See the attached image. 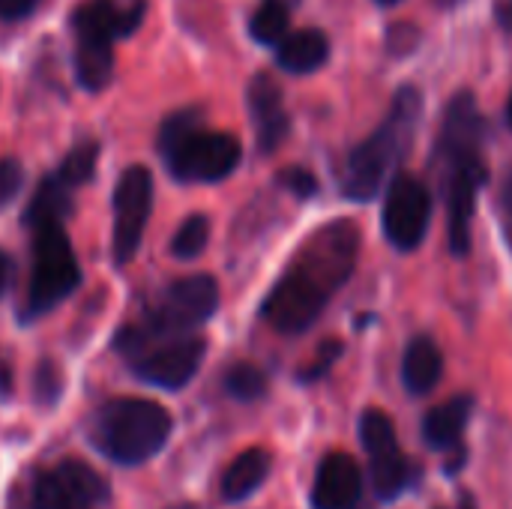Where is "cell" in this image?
Wrapping results in <instances>:
<instances>
[{"mask_svg": "<svg viewBox=\"0 0 512 509\" xmlns=\"http://www.w3.org/2000/svg\"><path fill=\"white\" fill-rule=\"evenodd\" d=\"M423 111V99L414 87H402L393 99L387 120L351 153L342 192L354 201H369L381 192L387 174L408 156L414 129Z\"/></svg>", "mask_w": 512, "mask_h": 509, "instance_id": "cell-1", "label": "cell"}, {"mask_svg": "<svg viewBox=\"0 0 512 509\" xmlns=\"http://www.w3.org/2000/svg\"><path fill=\"white\" fill-rule=\"evenodd\" d=\"M171 429L174 420L159 402L123 396L96 411L90 423V441L111 462L132 468L150 462L168 444Z\"/></svg>", "mask_w": 512, "mask_h": 509, "instance_id": "cell-2", "label": "cell"}, {"mask_svg": "<svg viewBox=\"0 0 512 509\" xmlns=\"http://www.w3.org/2000/svg\"><path fill=\"white\" fill-rule=\"evenodd\" d=\"M162 156L183 183H213L240 165V141L228 132L201 129V108H186L162 123Z\"/></svg>", "mask_w": 512, "mask_h": 509, "instance_id": "cell-3", "label": "cell"}, {"mask_svg": "<svg viewBox=\"0 0 512 509\" xmlns=\"http://www.w3.org/2000/svg\"><path fill=\"white\" fill-rule=\"evenodd\" d=\"M144 0H84L72 15L75 30V72L87 90H102L114 72L111 42L138 27Z\"/></svg>", "mask_w": 512, "mask_h": 509, "instance_id": "cell-4", "label": "cell"}, {"mask_svg": "<svg viewBox=\"0 0 512 509\" xmlns=\"http://www.w3.org/2000/svg\"><path fill=\"white\" fill-rule=\"evenodd\" d=\"M219 309V285L210 276H186L171 282L159 300L150 306L141 327H126L117 333V348L129 357H138L153 339H174L177 333H189L204 324Z\"/></svg>", "mask_w": 512, "mask_h": 509, "instance_id": "cell-5", "label": "cell"}, {"mask_svg": "<svg viewBox=\"0 0 512 509\" xmlns=\"http://www.w3.org/2000/svg\"><path fill=\"white\" fill-rule=\"evenodd\" d=\"M81 282V270L63 225H42L33 231V273L24 303V318H36L66 300Z\"/></svg>", "mask_w": 512, "mask_h": 509, "instance_id": "cell-6", "label": "cell"}, {"mask_svg": "<svg viewBox=\"0 0 512 509\" xmlns=\"http://www.w3.org/2000/svg\"><path fill=\"white\" fill-rule=\"evenodd\" d=\"M153 207V174L144 165H129L114 189V264L123 267L135 258Z\"/></svg>", "mask_w": 512, "mask_h": 509, "instance_id": "cell-7", "label": "cell"}, {"mask_svg": "<svg viewBox=\"0 0 512 509\" xmlns=\"http://www.w3.org/2000/svg\"><path fill=\"white\" fill-rule=\"evenodd\" d=\"M360 438H363V447L372 462V483H375L378 498H384V501L399 498L408 489V483L414 480V468L405 459V453L399 450L393 420L384 411L369 408L360 420Z\"/></svg>", "mask_w": 512, "mask_h": 509, "instance_id": "cell-8", "label": "cell"}, {"mask_svg": "<svg viewBox=\"0 0 512 509\" xmlns=\"http://www.w3.org/2000/svg\"><path fill=\"white\" fill-rule=\"evenodd\" d=\"M105 501L108 483L78 459L39 474L33 486V509H96Z\"/></svg>", "mask_w": 512, "mask_h": 509, "instance_id": "cell-9", "label": "cell"}, {"mask_svg": "<svg viewBox=\"0 0 512 509\" xmlns=\"http://www.w3.org/2000/svg\"><path fill=\"white\" fill-rule=\"evenodd\" d=\"M327 303H330V297L321 288L309 285L303 276H297L288 267L285 276L273 285L270 297L264 300L261 315L273 330H279L285 336H297L318 321V315L324 312Z\"/></svg>", "mask_w": 512, "mask_h": 509, "instance_id": "cell-10", "label": "cell"}, {"mask_svg": "<svg viewBox=\"0 0 512 509\" xmlns=\"http://www.w3.org/2000/svg\"><path fill=\"white\" fill-rule=\"evenodd\" d=\"M432 219V198L426 186L414 177H396L384 201V234L387 240L411 252L423 243Z\"/></svg>", "mask_w": 512, "mask_h": 509, "instance_id": "cell-11", "label": "cell"}, {"mask_svg": "<svg viewBox=\"0 0 512 509\" xmlns=\"http://www.w3.org/2000/svg\"><path fill=\"white\" fill-rule=\"evenodd\" d=\"M486 183V162L480 153L447 162V216H450V249L465 255L471 249V225L477 210V192Z\"/></svg>", "mask_w": 512, "mask_h": 509, "instance_id": "cell-12", "label": "cell"}, {"mask_svg": "<svg viewBox=\"0 0 512 509\" xmlns=\"http://www.w3.org/2000/svg\"><path fill=\"white\" fill-rule=\"evenodd\" d=\"M204 351H207L204 339L180 336V339H171L159 348H150V351H141L138 357H132V369L141 381H147L153 387L180 390L201 369Z\"/></svg>", "mask_w": 512, "mask_h": 509, "instance_id": "cell-13", "label": "cell"}, {"mask_svg": "<svg viewBox=\"0 0 512 509\" xmlns=\"http://www.w3.org/2000/svg\"><path fill=\"white\" fill-rule=\"evenodd\" d=\"M483 138H486V120H483L474 96L459 93L441 120L438 153L444 156V162L459 159V156H471V153H480Z\"/></svg>", "mask_w": 512, "mask_h": 509, "instance_id": "cell-14", "label": "cell"}, {"mask_svg": "<svg viewBox=\"0 0 512 509\" xmlns=\"http://www.w3.org/2000/svg\"><path fill=\"white\" fill-rule=\"evenodd\" d=\"M363 495L360 465L348 453H330L315 477L312 504L315 509H357Z\"/></svg>", "mask_w": 512, "mask_h": 509, "instance_id": "cell-15", "label": "cell"}, {"mask_svg": "<svg viewBox=\"0 0 512 509\" xmlns=\"http://www.w3.org/2000/svg\"><path fill=\"white\" fill-rule=\"evenodd\" d=\"M249 111L255 120V132H258V147L264 153H273L288 129H291V117L282 105V87L276 84V78L270 72H258L249 84Z\"/></svg>", "mask_w": 512, "mask_h": 509, "instance_id": "cell-16", "label": "cell"}, {"mask_svg": "<svg viewBox=\"0 0 512 509\" xmlns=\"http://www.w3.org/2000/svg\"><path fill=\"white\" fill-rule=\"evenodd\" d=\"M474 399L471 396H456L438 408H432L423 420V438L432 450H456L462 441V432L471 420Z\"/></svg>", "mask_w": 512, "mask_h": 509, "instance_id": "cell-17", "label": "cell"}, {"mask_svg": "<svg viewBox=\"0 0 512 509\" xmlns=\"http://www.w3.org/2000/svg\"><path fill=\"white\" fill-rule=\"evenodd\" d=\"M330 54V42L321 30L309 27V30H297V33H288L282 42H279V51H276V60L285 72H294V75H309L315 72Z\"/></svg>", "mask_w": 512, "mask_h": 509, "instance_id": "cell-18", "label": "cell"}, {"mask_svg": "<svg viewBox=\"0 0 512 509\" xmlns=\"http://www.w3.org/2000/svg\"><path fill=\"white\" fill-rule=\"evenodd\" d=\"M270 465H273V459H270V453L261 450V447H252V450L240 453V456L228 465V471L222 474V486H219V489H222V498L231 501V504L246 501V498L267 480Z\"/></svg>", "mask_w": 512, "mask_h": 509, "instance_id": "cell-19", "label": "cell"}, {"mask_svg": "<svg viewBox=\"0 0 512 509\" xmlns=\"http://www.w3.org/2000/svg\"><path fill=\"white\" fill-rule=\"evenodd\" d=\"M441 372H444V357L438 351V345L426 336L414 339L405 351V363H402V378H405V387L414 393V396H423L429 390H435V384L441 381Z\"/></svg>", "mask_w": 512, "mask_h": 509, "instance_id": "cell-20", "label": "cell"}, {"mask_svg": "<svg viewBox=\"0 0 512 509\" xmlns=\"http://www.w3.org/2000/svg\"><path fill=\"white\" fill-rule=\"evenodd\" d=\"M72 213V198H69V186L60 183V177H48L39 183L36 195L30 198V207L24 213V225L30 231L42 228V225H60L66 216Z\"/></svg>", "mask_w": 512, "mask_h": 509, "instance_id": "cell-21", "label": "cell"}, {"mask_svg": "<svg viewBox=\"0 0 512 509\" xmlns=\"http://www.w3.org/2000/svg\"><path fill=\"white\" fill-rule=\"evenodd\" d=\"M291 27V9L285 0H261V6L252 15V36L264 45H279L288 36Z\"/></svg>", "mask_w": 512, "mask_h": 509, "instance_id": "cell-22", "label": "cell"}, {"mask_svg": "<svg viewBox=\"0 0 512 509\" xmlns=\"http://www.w3.org/2000/svg\"><path fill=\"white\" fill-rule=\"evenodd\" d=\"M96 159H99V144L96 141H84V144L72 147L66 153V159L60 162V168H57L60 183H66L69 189L87 183L93 177V171H96Z\"/></svg>", "mask_w": 512, "mask_h": 509, "instance_id": "cell-23", "label": "cell"}, {"mask_svg": "<svg viewBox=\"0 0 512 509\" xmlns=\"http://www.w3.org/2000/svg\"><path fill=\"white\" fill-rule=\"evenodd\" d=\"M207 240H210V222H207V216H201V213L186 216L183 225L177 228L174 240H171V255L180 258V261H192V258H198L204 252Z\"/></svg>", "mask_w": 512, "mask_h": 509, "instance_id": "cell-24", "label": "cell"}, {"mask_svg": "<svg viewBox=\"0 0 512 509\" xmlns=\"http://www.w3.org/2000/svg\"><path fill=\"white\" fill-rule=\"evenodd\" d=\"M225 390L240 402H255L267 393V375L252 363H237L225 375Z\"/></svg>", "mask_w": 512, "mask_h": 509, "instance_id": "cell-25", "label": "cell"}, {"mask_svg": "<svg viewBox=\"0 0 512 509\" xmlns=\"http://www.w3.org/2000/svg\"><path fill=\"white\" fill-rule=\"evenodd\" d=\"M24 183V168L15 159H0V210L15 201Z\"/></svg>", "mask_w": 512, "mask_h": 509, "instance_id": "cell-26", "label": "cell"}, {"mask_svg": "<svg viewBox=\"0 0 512 509\" xmlns=\"http://www.w3.org/2000/svg\"><path fill=\"white\" fill-rule=\"evenodd\" d=\"M282 183H285L297 198H309V195L318 192V180H315L309 171H303V168H285Z\"/></svg>", "mask_w": 512, "mask_h": 509, "instance_id": "cell-27", "label": "cell"}, {"mask_svg": "<svg viewBox=\"0 0 512 509\" xmlns=\"http://www.w3.org/2000/svg\"><path fill=\"white\" fill-rule=\"evenodd\" d=\"M342 354V342H327V345H321V351H318V357H315V363L300 375L303 381H315V378H321L333 363H336V357Z\"/></svg>", "mask_w": 512, "mask_h": 509, "instance_id": "cell-28", "label": "cell"}, {"mask_svg": "<svg viewBox=\"0 0 512 509\" xmlns=\"http://www.w3.org/2000/svg\"><path fill=\"white\" fill-rule=\"evenodd\" d=\"M36 6V0H0V18L3 21H18L24 15H30Z\"/></svg>", "mask_w": 512, "mask_h": 509, "instance_id": "cell-29", "label": "cell"}, {"mask_svg": "<svg viewBox=\"0 0 512 509\" xmlns=\"http://www.w3.org/2000/svg\"><path fill=\"white\" fill-rule=\"evenodd\" d=\"M6 285H9V258L0 252V297H3V291H6Z\"/></svg>", "mask_w": 512, "mask_h": 509, "instance_id": "cell-30", "label": "cell"}, {"mask_svg": "<svg viewBox=\"0 0 512 509\" xmlns=\"http://www.w3.org/2000/svg\"><path fill=\"white\" fill-rule=\"evenodd\" d=\"M501 21L512 30V0H504V6H501Z\"/></svg>", "mask_w": 512, "mask_h": 509, "instance_id": "cell-31", "label": "cell"}, {"mask_svg": "<svg viewBox=\"0 0 512 509\" xmlns=\"http://www.w3.org/2000/svg\"><path fill=\"white\" fill-rule=\"evenodd\" d=\"M504 201H507V207L512 210V177H510V183H507V189H504Z\"/></svg>", "mask_w": 512, "mask_h": 509, "instance_id": "cell-32", "label": "cell"}, {"mask_svg": "<svg viewBox=\"0 0 512 509\" xmlns=\"http://www.w3.org/2000/svg\"><path fill=\"white\" fill-rule=\"evenodd\" d=\"M462 509H474V498L468 495V498H462Z\"/></svg>", "mask_w": 512, "mask_h": 509, "instance_id": "cell-33", "label": "cell"}, {"mask_svg": "<svg viewBox=\"0 0 512 509\" xmlns=\"http://www.w3.org/2000/svg\"><path fill=\"white\" fill-rule=\"evenodd\" d=\"M507 123H510V129H512V96H510V105H507Z\"/></svg>", "mask_w": 512, "mask_h": 509, "instance_id": "cell-34", "label": "cell"}, {"mask_svg": "<svg viewBox=\"0 0 512 509\" xmlns=\"http://www.w3.org/2000/svg\"><path fill=\"white\" fill-rule=\"evenodd\" d=\"M174 509H198L195 504H180V507H174Z\"/></svg>", "mask_w": 512, "mask_h": 509, "instance_id": "cell-35", "label": "cell"}, {"mask_svg": "<svg viewBox=\"0 0 512 509\" xmlns=\"http://www.w3.org/2000/svg\"><path fill=\"white\" fill-rule=\"evenodd\" d=\"M378 3H396V0H378Z\"/></svg>", "mask_w": 512, "mask_h": 509, "instance_id": "cell-36", "label": "cell"}]
</instances>
